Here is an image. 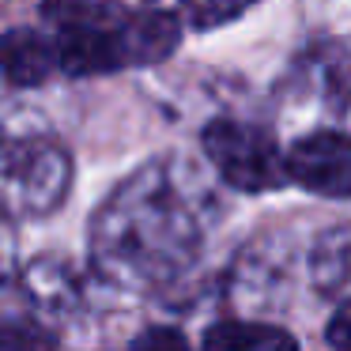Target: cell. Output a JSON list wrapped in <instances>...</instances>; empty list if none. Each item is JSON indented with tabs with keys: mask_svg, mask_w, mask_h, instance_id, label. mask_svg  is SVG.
<instances>
[{
	"mask_svg": "<svg viewBox=\"0 0 351 351\" xmlns=\"http://www.w3.org/2000/svg\"><path fill=\"white\" fill-rule=\"evenodd\" d=\"M200 227L159 170L132 174L95 223V261L102 276L152 287L178 276L197 253Z\"/></svg>",
	"mask_w": 351,
	"mask_h": 351,
	"instance_id": "6da1fadb",
	"label": "cell"
},
{
	"mask_svg": "<svg viewBox=\"0 0 351 351\" xmlns=\"http://www.w3.org/2000/svg\"><path fill=\"white\" fill-rule=\"evenodd\" d=\"M46 12L57 19L61 72L69 76L155 64L174 53L182 38V19L170 12H121L95 0H53Z\"/></svg>",
	"mask_w": 351,
	"mask_h": 351,
	"instance_id": "7a4b0ae2",
	"label": "cell"
},
{
	"mask_svg": "<svg viewBox=\"0 0 351 351\" xmlns=\"http://www.w3.org/2000/svg\"><path fill=\"white\" fill-rule=\"evenodd\" d=\"M72 162L49 140H16L0 147V212L46 215L64 200Z\"/></svg>",
	"mask_w": 351,
	"mask_h": 351,
	"instance_id": "3957f363",
	"label": "cell"
},
{
	"mask_svg": "<svg viewBox=\"0 0 351 351\" xmlns=\"http://www.w3.org/2000/svg\"><path fill=\"white\" fill-rule=\"evenodd\" d=\"M200 147L227 185L242 193H268L287 182V155L268 129L245 121H212L200 132Z\"/></svg>",
	"mask_w": 351,
	"mask_h": 351,
	"instance_id": "277c9868",
	"label": "cell"
},
{
	"mask_svg": "<svg viewBox=\"0 0 351 351\" xmlns=\"http://www.w3.org/2000/svg\"><path fill=\"white\" fill-rule=\"evenodd\" d=\"M287 182L317 197H351V136L310 132L287 152Z\"/></svg>",
	"mask_w": 351,
	"mask_h": 351,
	"instance_id": "5b68a950",
	"label": "cell"
},
{
	"mask_svg": "<svg viewBox=\"0 0 351 351\" xmlns=\"http://www.w3.org/2000/svg\"><path fill=\"white\" fill-rule=\"evenodd\" d=\"M0 72L16 87L46 84L53 72H61L57 38H46V34L31 31V27H16V31L0 34Z\"/></svg>",
	"mask_w": 351,
	"mask_h": 351,
	"instance_id": "8992f818",
	"label": "cell"
},
{
	"mask_svg": "<svg viewBox=\"0 0 351 351\" xmlns=\"http://www.w3.org/2000/svg\"><path fill=\"white\" fill-rule=\"evenodd\" d=\"M204 348L219 351H287L295 348V336L276 325H257V321H223V325L204 332Z\"/></svg>",
	"mask_w": 351,
	"mask_h": 351,
	"instance_id": "52a82bcc",
	"label": "cell"
},
{
	"mask_svg": "<svg viewBox=\"0 0 351 351\" xmlns=\"http://www.w3.org/2000/svg\"><path fill=\"white\" fill-rule=\"evenodd\" d=\"M257 0H182V23L197 27V31H215V27L238 19L242 12H250Z\"/></svg>",
	"mask_w": 351,
	"mask_h": 351,
	"instance_id": "ba28073f",
	"label": "cell"
},
{
	"mask_svg": "<svg viewBox=\"0 0 351 351\" xmlns=\"http://www.w3.org/2000/svg\"><path fill=\"white\" fill-rule=\"evenodd\" d=\"M325 340L332 343V348H343V351H351V298L340 306V310L332 313V321H328V332H325Z\"/></svg>",
	"mask_w": 351,
	"mask_h": 351,
	"instance_id": "9c48e42d",
	"label": "cell"
},
{
	"mask_svg": "<svg viewBox=\"0 0 351 351\" xmlns=\"http://www.w3.org/2000/svg\"><path fill=\"white\" fill-rule=\"evenodd\" d=\"M136 348H185V336L182 332H174V328H152V332H140L136 340Z\"/></svg>",
	"mask_w": 351,
	"mask_h": 351,
	"instance_id": "30bf717a",
	"label": "cell"
}]
</instances>
